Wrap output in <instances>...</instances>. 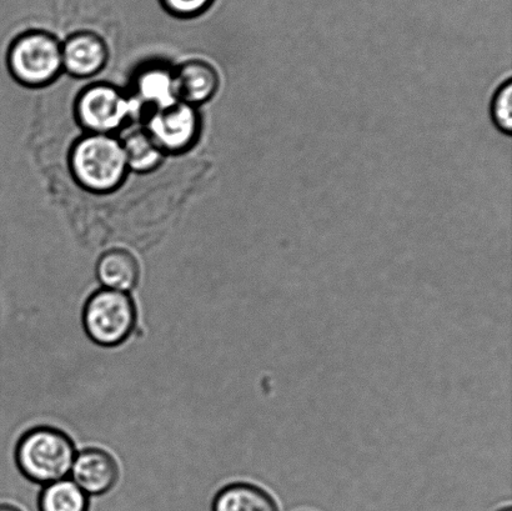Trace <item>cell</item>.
I'll return each instance as SVG.
<instances>
[{
	"label": "cell",
	"mask_w": 512,
	"mask_h": 511,
	"mask_svg": "<svg viewBox=\"0 0 512 511\" xmlns=\"http://www.w3.org/2000/svg\"><path fill=\"white\" fill-rule=\"evenodd\" d=\"M0 511H22L10 504H0Z\"/></svg>",
	"instance_id": "cell-17"
},
{
	"label": "cell",
	"mask_w": 512,
	"mask_h": 511,
	"mask_svg": "<svg viewBox=\"0 0 512 511\" xmlns=\"http://www.w3.org/2000/svg\"><path fill=\"white\" fill-rule=\"evenodd\" d=\"M108 48L98 34L78 32L62 44L63 70L74 78H92L108 62Z\"/></svg>",
	"instance_id": "cell-9"
},
{
	"label": "cell",
	"mask_w": 512,
	"mask_h": 511,
	"mask_svg": "<svg viewBox=\"0 0 512 511\" xmlns=\"http://www.w3.org/2000/svg\"><path fill=\"white\" fill-rule=\"evenodd\" d=\"M160 3L173 17L189 19L207 12L214 0H160Z\"/></svg>",
	"instance_id": "cell-16"
},
{
	"label": "cell",
	"mask_w": 512,
	"mask_h": 511,
	"mask_svg": "<svg viewBox=\"0 0 512 511\" xmlns=\"http://www.w3.org/2000/svg\"><path fill=\"white\" fill-rule=\"evenodd\" d=\"M95 273L104 289L130 293L137 288L140 267L137 258L128 250L114 248L100 255Z\"/></svg>",
	"instance_id": "cell-12"
},
{
	"label": "cell",
	"mask_w": 512,
	"mask_h": 511,
	"mask_svg": "<svg viewBox=\"0 0 512 511\" xmlns=\"http://www.w3.org/2000/svg\"><path fill=\"white\" fill-rule=\"evenodd\" d=\"M144 115L152 110L170 107L178 102L175 93L174 68L164 64H149L140 68L129 93Z\"/></svg>",
	"instance_id": "cell-8"
},
{
	"label": "cell",
	"mask_w": 512,
	"mask_h": 511,
	"mask_svg": "<svg viewBox=\"0 0 512 511\" xmlns=\"http://www.w3.org/2000/svg\"><path fill=\"white\" fill-rule=\"evenodd\" d=\"M142 123L165 155L187 152L197 143L200 133L198 108L180 100L145 114Z\"/></svg>",
	"instance_id": "cell-6"
},
{
	"label": "cell",
	"mask_w": 512,
	"mask_h": 511,
	"mask_svg": "<svg viewBox=\"0 0 512 511\" xmlns=\"http://www.w3.org/2000/svg\"><path fill=\"white\" fill-rule=\"evenodd\" d=\"M77 455L73 440L62 430L38 427L24 433L15 460L30 482L47 485L68 477Z\"/></svg>",
	"instance_id": "cell-2"
},
{
	"label": "cell",
	"mask_w": 512,
	"mask_h": 511,
	"mask_svg": "<svg viewBox=\"0 0 512 511\" xmlns=\"http://www.w3.org/2000/svg\"><path fill=\"white\" fill-rule=\"evenodd\" d=\"M213 511H279L275 499L258 485L234 483L215 495Z\"/></svg>",
	"instance_id": "cell-13"
},
{
	"label": "cell",
	"mask_w": 512,
	"mask_h": 511,
	"mask_svg": "<svg viewBox=\"0 0 512 511\" xmlns=\"http://www.w3.org/2000/svg\"><path fill=\"white\" fill-rule=\"evenodd\" d=\"M142 117L138 103L113 84L88 85L75 100V118L89 134L114 135L129 123L142 122Z\"/></svg>",
	"instance_id": "cell-3"
},
{
	"label": "cell",
	"mask_w": 512,
	"mask_h": 511,
	"mask_svg": "<svg viewBox=\"0 0 512 511\" xmlns=\"http://www.w3.org/2000/svg\"><path fill=\"white\" fill-rule=\"evenodd\" d=\"M39 511H88L89 495L72 479L44 485L39 495Z\"/></svg>",
	"instance_id": "cell-14"
},
{
	"label": "cell",
	"mask_w": 512,
	"mask_h": 511,
	"mask_svg": "<svg viewBox=\"0 0 512 511\" xmlns=\"http://www.w3.org/2000/svg\"><path fill=\"white\" fill-rule=\"evenodd\" d=\"M175 93L180 102L193 107L209 102L218 92L217 70L203 60H188L174 68Z\"/></svg>",
	"instance_id": "cell-10"
},
{
	"label": "cell",
	"mask_w": 512,
	"mask_h": 511,
	"mask_svg": "<svg viewBox=\"0 0 512 511\" xmlns=\"http://www.w3.org/2000/svg\"><path fill=\"white\" fill-rule=\"evenodd\" d=\"M70 474L85 494L103 495L117 485L120 473L113 454L102 448H87L75 455Z\"/></svg>",
	"instance_id": "cell-7"
},
{
	"label": "cell",
	"mask_w": 512,
	"mask_h": 511,
	"mask_svg": "<svg viewBox=\"0 0 512 511\" xmlns=\"http://www.w3.org/2000/svg\"><path fill=\"white\" fill-rule=\"evenodd\" d=\"M137 307L129 293L100 289L87 300L83 327L90 340L100 347L113 348L127 342L137 327Z\"/></svg>",
	"instance_id": "cell-4"
},
{
	"label": "cell",
	"mask_w": 512,
	"mask_h": 511,
	"mask_svg": "<svg viewBox=\"0 0 512 511\" xmlns=\"http://www.w3.org/2000/svg\"><path fill=\"white\" fill-rule=\"evenodd\" d=\"M7 63L10 74L25 87H45L63 72L62 44L42 30L20 34L10 44Z\"/></svg>",
	"instance_id": "cell-5"
},
{
	"label": "cell",
	"mask_w": 512,
	"mask_h": 511,
	"mask_svg": "<svg viewBox=\"0 0 512 511\" xmlns=\"http://www.w3.org/2000/svg\"><path fill=\"white\" fill-rule=\"evenodd\" d=\"M499 511H511V509L508 508V509H503V510H499Z\"/></svg>",
	"instance_id": "cell-18"
},
{
	"label": "cell",
	"mask_w": 512,
	"mask_h": 511,
	"mask_svg": "<svg viewBox=\"0 0 512 511\" xmlns=\"http://www.w3.org/2000/svg\"><path fill=\"white\" fill-rule=\"evenodd\" d=\"M117 137L127 158L129 172L150 173L163 163L165 154L150 138L142 122L125 125Z\"/></svg>",
	"instance_id": "cell-11"
},
{
	"label": "cell",
	"mask_w": 512,
	"mask_h": 511,
	"mask_svg": "<svg viewBox=\"0 0 512 511\" xmlns=\"http://www.w3.org/2000/svg\"><path fill=\"white\" fill-rule=\"evenodd\" d=\"M491 118L501 132L508 135L512 132V82L506 80L495 93L491 102Z\"/></svg>",
	"instance_id": "cell-15"
},
{
	"label": "cell",
	"mask_w": 512,
	"mask_h": 511,
	"mask_svg": "<svg viewBox=\"0 0 512 511\" xmlns=\"http://www.w3.org/2000/svg\"><path fill=\"white\" fill-rule=\"evenodd\" d=\"M69 168L80 187L95 194L114 192L129 173L117 135L85 134L69 153Z\"/></svg>",
	"instance_id": "cell-1"
}]
</instances>
